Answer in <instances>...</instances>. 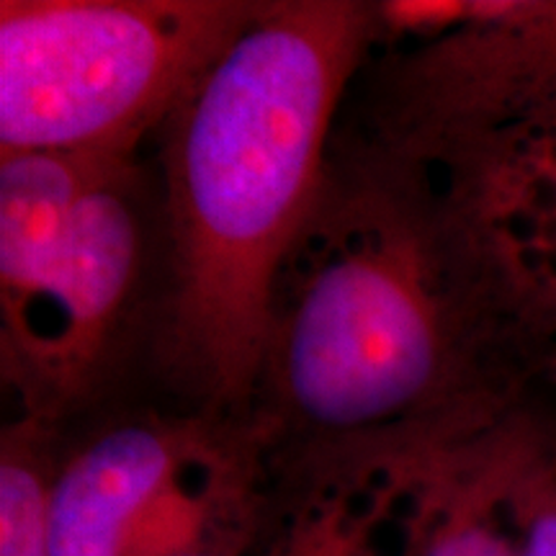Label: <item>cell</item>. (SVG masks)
<instances>
[{
  "label": "cell",
  "instance_id": "8",
  "mask_svg": "<svg viewBox=\"0 0 556 556\" xmlns=\"http://www.w3.org/2000/svg\"><path fill=\"white\" fill-rule=\"evenodd\" d=\"M413 456H332L268 469L250 556H384Z\"/></svg>",
  "mask_w": 556,
  "mask_h": 556
},
{
  "label": "cell",
  "instance_id": "12",
  "mask_svg": "<svg viewBox=\"0 0 556 556\" xmlns=\"http://www.w3.org/2000/svg\"><path fill=\"white\" fill-rule=\"evenodd\" d=\"M263 507H266V490L253 503L229 513L212 528H206L201 536L189 541V544L157 556H250L255 536H258Z\"/></svg>",
  "mask_w": 556,
  "mask_h": 556
},
{
  "label": "cell",
  "instance_id": "5",
  "mask_svg": "<svg viewBox=\"0 0 556 556\" xmlns=\"http://www.w3.org/2000/svg\"><path fill=\"white\" fill-rule=\"evenodd\" d=\"M248 426L189 413L114 417L62 441L52 477V556H157L258 497Z\"/></svg>",
  "mask_w": 556,
  "mask_h": 556
},
{
  "label": "cell",
  "instance_id": "4",
  "mask_svg": "<svg viewBox=\"0 0 556 556\" xmlns=\"http://www.w3.org/2000/svg\"><path fill=\"white\" fill-rule=\"evenodd\" d=\"M261 0H3L0 157L131 152Z\"/></svg>",
  "mask_w": 556,
  "mask_h": 556
},
{
  "label": "cell",
  "instance_id": "1",
  "mask_svg": "<svg viewBox=\"0 0 556 556\" xmlns=\"http://www.w3.org/2000/svg\"><path fill=\"white\" fill-rule=\"evenodd\" d=\"M544 361L441 173L343 142L278 274L248 428L266 467L441 448Z\"/></svg>",
  "mask_w": 556,
  "mask_h": 556
},
{
  "label": "cell",
  "instance_id": "3",
  "mask_svg": "<svg viewBox=\"0 0 556 556\" xmlns=\"http://www.w3.org/2000/svg\"><path fill=\"white\" fill-rule=\"evenodd\" d=\"M160 193L139 152L0 157V366L18 417L65 430L152 336Z\"/></svg>",
  "mask_w": 556,
  "mask_h": 556
},
{
  "label": "cell",
  "instance_id": "2",
  "mask_svg": "<svg viewBox=\"0 0 556 556\" xmlns=\"http://www.w3.org/2000/svg\"><path fill=\"white\" fill-rule=\"evenodd\" d=\"M374 47L371 3L261 0L157 129L163 276L150 358L189 413L250 422L278 274Z\"/></svg>",
  "mask_w": 556,
  "mask_h": 556
},
{
  "label": "cell",
  "instance_id": "11",
  "mask_svg": "<svg viewBox=\"0 0 556 556\" xmlns=\"http://www.w3.org/2000/svg\"><path fill=\"white\" fill-rule=\"evenodd\" d=\"M65 433L13 417L0 433V556H52L50 495Z\"/></svg>",
  "mask_w": 556,
  "mask_h": 556
},
{
  "label": "cell",
  "instance_id": "7",
  "mask_svg": "<svg viewBox=\"0 0 556 556\" xmlns=\"http://www.w3.org/2000/svg\"><path fill=\"white\" fill-rule=\"evenodd\" d=\"M433 168L464 206L548 356L556 348V106Z\"/></svg>",
  "mask_w": 556,
  "mask_h": 556
},
{
  "label": "cell",
  "instance_id": "9",
  "mask_svg": "<svg viewBox=\"0 0 556 556\" xmlns=\"http://www.w3.org/2000/svg\"><path fill=\"white\" fill-rule=\"evenodd\" d=\"M503 417L413 458L397 556H516L503 505Z\"/></svg>",
  "mask_w": 556,
  "mask_h": 556
},
{
  "label": "cell",
  "instance_id": "10",
  "mask_svg": "<svg viewBox=\"0 0 556 556\" xmlns=\"http://www.w3.org/2000/svg\"><path fill=\"white\" fill-rule=\"evenodd\" d=\"M503 505L516 556H556V405L533 389L500 422Z\"/></svg>",
  "mask_w": 556,
  "mask_h": 556
},
{
  "label": "cell",
  "instance_id": "13",
  "mask_svg": "<svg viewBox=\"0 0 556 556\" xmlns=\"http://www.w3.org/2000/svg\"><path fill=\"white\" fill-rule=\"evenodd\" d=\"M536 389H541V392H544L546 397L556 405V348H554V351H548V356L544 361V368H541V377H539Z\"/></svg>",
  "mask_w": 556,
  "mask_h": 556
},
{
  "label": "cell",
  "instance_id": "6",
  "mask_svg": "<svg viewBox=\"0 0 556 556\" xmlns=\"http://www.w3.org/2000/svg\"><path fill=\"white\" fill-rule=\"evenodd\" d=\"M364 93L345 142L446 163L556 106V0H477L467 24L374 62Z\"/></svg>",
  "mask_w": 556,
  "mask_h": 556
}]
</instances>
